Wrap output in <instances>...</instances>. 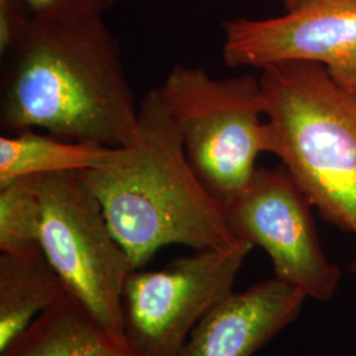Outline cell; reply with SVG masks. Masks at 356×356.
<instances>
[{
  "mask_svg": "<svg viewBox=\"0 0 356 356\" xmlns=\"http://www.w3.org/2000/svg\"><path fill=\"white\" fill-rule=\"evenodd\" d=\"M41 248L0 252V353L64 292Z\"/></svg>",
  "mask_w": 356,
  "mask_h": 356,
  "instance_id": "obj_12",
  "label": "cell"
},
{
  "mask_svg": "<svg viewBox=\"0 0 356 356\" xmlns=\"http://www.w3.org/2000/svg\"><path fill=\"white\" fill-rule=\"evenodd\" d=\"M0 126L67 140L129 147L139 106L118 40L102 15L36 17L6 54Z\"/></svg>",
  "mask_w": 356,
  "mask_h": 356,
  "instance_id": "obj_1",
  "label": "cell"
},
{
  "mask_svg": "<svg viewBox=\"0 0 356 356\" xmlns=\"http://www.w3.org/2000/svg\"><path fill=\"white\" fill-rule=\"evenodd\" d=\"M272 151L327 223L356 236V94L312 63L260 70ZM356 277V261L351 267Z\"/></svg>",
  "mask_w": 356,
  "mask_h": 356,
  "instance_id": "obj_3",
  "label": "cell"
},
{
  "mask_svg": "<svg viewBox=\"0 0 356 356\" xmlns=\"http://www.w3.org/2000/svg\"><path fill=\"white\" fill-rule=\"evenodd\" d=\"M41 175L17 178L0 188V252H23L38 245Z\"/></svg>",
  "mask_w": 356,
  "mask_h": 356,
  "instance_id": "obj_13",
  "label": "cell"
},
{
  "mask_svg": "<svg viewBox=\"0 0 356 356\" xmlns=\"http://www.w3.org/2000/svg\"><path fill=\"white\" fill-rule=\"evenodd\" d=\"M38 245L103 329L124 339L123 291L135 267L102 206L76 172L41 175Z\"/></svg>",
  "mask_w": 356,
  "mask_h": 356,
  "instance_id": "obj_5",
  "label": "cell"
},
{
  "mask_svg": "<svg viewBox=\"0 0 356 356\" xmlns=\"http://www.w3.org/2000/svg\"><path fill=\"white\" fill-rule=\"evenodd\" d=\"M254 248L239 239L227 248L181 256L159 270L131 272L123 291L128 346L140 356H177L201 319L234 292Z\"/></svg>",
  "mask_w": 356,
  "mask_h": 356,
  "instance_id": "obj_6",
  "label": "cell"
},
{
  "mask_svg": "<svg viewBox=\"0 0 356 356\" xmlns=\"http://www.w3.org/2000/svg\"><path fill=\"white\" fill-rule=\"evenodd\" d=\"M0 356H140L90 316L72 293L41 313Z\"/></svg>",
  "mask_w": 356,
  "mask_h": 356,
  "instance_id": "obj_10",
  "label": "cell"
},
{
  "mask_svg": "<svg viewBox=\"0 0 356 356\" xmlns=\"http://www.w3.org/2000/svg\"><path fill=\"white\" fill-rule=\"evenodd\" d=\"M222 29L227 66L312 63L356 94V0H301L280 16L238 17Z\"/></svg>",
  "mask_w": 356,
  "mask_h": 356,
  "instance_id": "obj_8",
  "label": "cell"
},
{
  "mask_svg": "<svg viewBox=\"0 0 356 356\" xmlns=\"http://www.w3.org/2000/svg\"><path fill=\"white\" fill-rule=\"evenodd\" d=\"M306 298L276 277L229 293L201 319L177 356H252L298 318Z\"/></svg>",
  "mask_w": 356,
  "mask_h": 356,
  "instance_id": "obj_9",
  "label": "cell"
},
{
  "mask_svg": "<svg viewBox=\"0 0 356 356\" xmlns=\"http://www.w3.org/2000/svg\"><path fill=\"white\" fill-rule=\"evenodd\" d=\"M122 148L67 140L38 129L0 136V188L17 178L61 172H86L114 163Z\"/></svg>",
  "mask_w": 356,
  "mask_h": 356,
  "instance_id": "obj_11",
  "label": "cell"
},
{
  "mask_svg": "<svg viewBox=\"0 0 356 356\" xmlns=\"http://www.w3.org/2000/svg\"><path fill=\"white\" fill-rule=\"evenodd\" d=\"M118 0H26L36 17L74 19L102 15Z\"/></svg>",
  "mask_w": 356,
  "mask_h": 356,
  "instance_id": "obj_14",
  "label": "cell"
},
{
  "mask_svg": "<svg viewBox=\"0 0 356 356\" xmlns=\"http://www.w3.org/2000/svg\"><path fill=\"white\" fill-rule=\"evenodd\" d=\"M156 90L194 172L220 204H229L251 181L257 157L272 151L260 78H216L175 65Z\"/></svg>",
  "mask_w": 356,
  "mask_h": 356,
  "instance_id": "obj_4",
  "label": "cell"
},
{
  "mask_svg": "<svg viewBox=\"0 0 356 356\" xmlns=\"http://www.w3.org/2000/svg\"><path fill=\"white\" fill-rule=\"evenodd\" d=\"M312 204L289 172L257 168L245 189L225 206L229 229L238 239L267 252L275 277L307 298L329 301L342 272L323 252Z\"/></svg>",
  "mask_w": 356,
  "mask_h": 356,
  "instance_id": "obj_7",
  "label": "cell"
},
{
  "mask_svg": "<svg viewBox=\"0 0 356 356\" xmlns=\"http://www.w3.org/2000/svg\"><path fill=\"white\" fill-rule=\"evenodd\" d=\"M102 206L135 269L169 244L194 251L227 248L239 239L225 206L206 189L185 153L157 90L139 106L134 143L108 165L78 173Z\"/></svg>",
  "mask_w": 356,
  "mask_h": 356,
  "instance_id": "obj_2",
  "label": "cell"
},
{
  "mask_svg": "<svg viewBox=\"0 0 356 356\" xmlns=\"http://www.w3.org/2000/svg\"><path fill=\"white\" fill-rule=\"evenodd\" d=\"M35 19L26 0H0V53L4 57Z\"/></svg>",
  "mask_w": 356,
  "mask_h": 356,
  "instance_id": "obj_15",
  "label": "cell"
},
{
  "mask_svg": "<svg viewBox=\"0 0 356 356\" xmlns=\"http://www.w3.org/2000/svg\"><path fill=\"white\" fill-rule=\"evenodd\" d=\"M301 0H282V4H284V7H285V10H289V8H292L294 7L297 3H300Z\"/></svg>",
  "mask_w": 356,
  "mask_h": 356,
  "instance_id": "obj_16",
  "label": "cell"
}]
</instances>
